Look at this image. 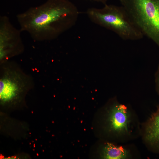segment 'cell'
I'll return each mask as SVG.
<instances>
[{
	"instance_id": "obj_7",
	"label": "cell",
	"mask_w": 159,
	"mask_h": 159,
	"mask_svg": "<svg viewBox=\"0 0 159 159\" xmlns=\"http://www.w3.org/2000/svg\"><path fill=\"white\" fill-rule=\"evenodd\" d=\"M145 138L153 150L159 153V105L146 123Z\"/></svg>"
},
{
	"instance_id": "obj_8",
	"label": "cell",
	"mask_w": 159,
	"mask_h": 159,
	"mask_svg": "<svg viewBox=\"0 0 159 159\" xmlns=\"http://www.w3.org/2000/svg\"><path fill=\"white\" fill-rule=\"evenodd\" d=\"M129 156L128 151L122 146L108 143L103 149V157L105 159H123L127 158Z\"/></svg>"
},
{
	"instance_id": "obj_2",
	"label": "cell",
	"mask_w": 159,
	"mask_h": 159,
	"mask_svg": "<svg viewBox=\"0 0 159 159\" xmlns=\"http://www.w3.org/2000/svg\"><path fill=\"white\" fill-rule=\"evenodd\" d=\"M86 13L93 23L113 31L124 40H138L144 35L122 6L106 4L102 8H89Z\"/></svg>"
},
{
	"instance_id": "obj_9",
	"label": "cell",
	"mask_w": 159,
	"mask_h": 159,
	"mask_svg": "<svg viewBox=\"0 0 159 159\" xmlns=\"http://www.w3.org/2000/svg\"><path fill=\"white\" fill-rule=\"evenodd\" d=\"M155 78L156 90L159 95V64L155 74Z\"/></svg>"
},
{
	"instance_id": "obj_6",
	"label": "cell",
	"mask_w": 159,
	"mask_h": 159,
	"mask_svg": "<svg viewBox=\"0 0 159 159\" xmlns=\"http://www.w3.org/2000/svg\"><path fill=\"white\" fill-rule=\"evenodd\" d=\"M112 106L109 117L111 128L122 135L129 133L132 120L129 109L117 102Z\"/></svg>"
},
{
	"instance_id": "obj_4",
	"label": "cell",
	"mask_w": 159,
	"mask_h": 159,
	"mask_svg": "<svg viewBox=\"0 0 159 159\" xmlns=\"http://www.w3.org/2000/svg\"><path fill=\"white\" fill-rule=\"evenodd\" d=\"M137 27L159 47V0H119Z\"/></svg>"
},
{
	"instance_id": "obj_5",
	"label": "cell",
	"mask_w": 159,
	"mask_h": 159,
	"mask_svg": "<svg viewBox=\"0 0 159 159\" xmlns=\"http://www.w3.org/2000/svg\"><path fill=\"white\" fill-rule=\"evenodd\" d=\"M21 31L15 27L5 15L0 17V63L22 54L24 46L21 35Z\"/></svg>"
},
{
	"instance_id": "obj_3",
	"label": "cell",
	"mask_w": 159,
	"mask_h": 159,
	"mask_svg": "<svg viewBox=\"0 0 159 159\" xmlns=\"http://www.w3.org/2000/svg\"><path fill=\"white\" fill-rule=\"evenodd\" d=\"M0 64L1 103L16 104L34 87L33 79L14 62L9 60Z\"/></svg>"
},
{
	"instance_id": "obj_10",
	"label": "cell",
	"mask_w": 159,
	"mask_h": 159,
	"mask_svg": "<svg viewBox=\"0 0 159 159\" xmlns=\"http://www.w3.org/2000/svg\"><path fill=\"white\" fill-rule=\"evenodd\" d=\"M101 3L104 5L106 4L107 2L109 0H89Z\"/></svg>"
},
{
	"instance_id": "obj_1",
	"label": "cell",
	"mask_w": 159,
	"mask_h": 159,
	"mask_svg": "<svg viewBox=\"0 0 159 159\" xmlns=\"http://www.w3.org/2000/svg\"><path fill=\"white\" fill-rule=\"evenodd\" d=\"M79 12L68 0H47L18 14L16 19L21 32L28 33L34 40L56 39L76 22Z\"/></svg>"
}]
</instances>
